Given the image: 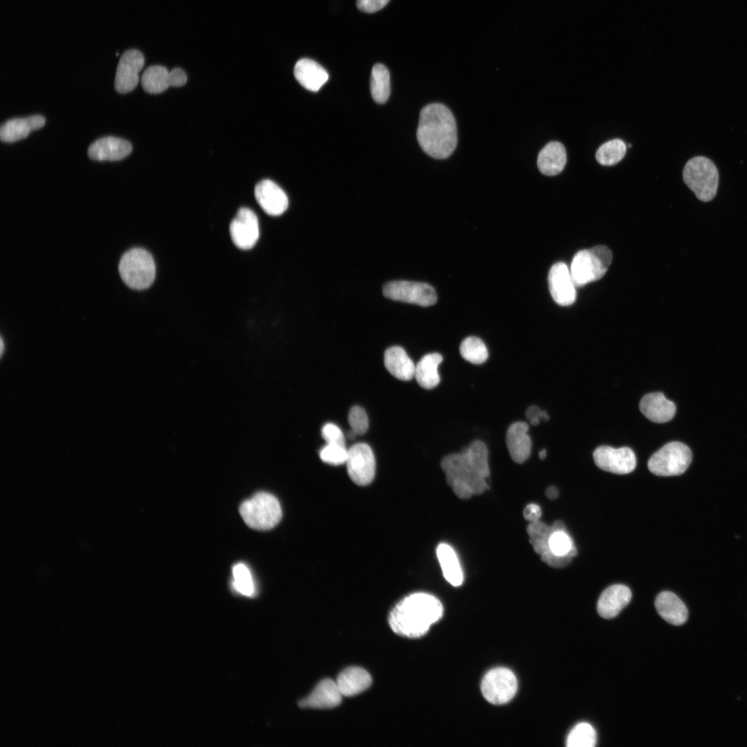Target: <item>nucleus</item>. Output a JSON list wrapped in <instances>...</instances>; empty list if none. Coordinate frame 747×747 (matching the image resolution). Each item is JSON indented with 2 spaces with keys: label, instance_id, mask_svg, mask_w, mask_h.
<instances>
[{
  "label": "nucleus",
  "instance_id": "obj_1",
  "mask_svg": "<svg viewBox=\"0 0 747 747\" xmlns=\"http://www.w3.org/2000/svg\"><path fill=\"white\" fill-rule=\"evenodd\" d=\"M416 137L421 149L436 159H445L457 145V128L452 111L444 104L432 103L420 112Z\"/></svg>",
  "mask_w": 747,
  "mask_h": 747
},
{
  "label": "nucleus",
  "instance_id": "obj_2",
  "mask_svg": "<svg viewBox=\"0 0 747 747\" xmlns=\"http://www.w3.org/2000/svg\"><path fill=\"white\" fill-rule=\"evenodd\" d=\"M443 612L438 598L425 593H414L395 605L389 614V624L398 635L419 638L442 617Z\"/></svg>",
  "mask_w": 747,
  "mask_h": 747
},
{
  "label": "nucleus",
  "instance_id": "obj_3",
  "mask_svg": "<svg viewBox=\"0 0 747 747\" xmlns=\"http://www.w3.org/2000/svg\"><path fill=\"white\" fill-rule=\"evenodd\" d=\"M441 467L448 484L460 499H468L482 494L488 488L486 479L470 461L465 450L445 456Z\"/></svg>",
  "mask_w": 747,
  "mask_h": 747
},
{
  "label": "nucleus",
  "instance_id": "obj_4",
  "mask_svg": "<svg viewBox=\"0 0 747 747\" xmlns=\"http://www.w3.org/2000/svg\"><path fill=\"white\" fill-rule=\"evenodd\" d=\"M612 261V253L600 245L578 251L573 257L570 272L575 286H582L601 279Z\"/></svg>",
  "mask_w": 747,
  "mask_h": 747
},
{
  "label": "nucleus",
  "instance_id": "obj_5",
  "mask_svg": "<svg viewBox=\"0 0 747 747\" xmlns=\"http://www.w3.org/2000/svg\"><path fill=\"white\" fill-rule=\"evenodd\" d=\"M239 513L250 528L266 531L275 527L282 519V508L278 499L273 495L261 492L244 501Z\"/></svg>",
  "mask_w": 747,
  "mask_h": 747
},
{
  "label": "nucleus",
  "instance_id": "obj_6",
  "mask_svg": "<svg viewBox=\"0 0 747 747\" xmlns=\"http://www.w3.org/2000/svg\"><path fill=\"white\" fill-rule=\"evenodd\" d=\"M118 270L122 281L136 290L149 288L156 275L153 257L147 250L141 248L127 251L120 260Z\"/></svg>",
  "mask_w": 747,
  "mask_h": 747
},
{
  "label": "nucleus",
  "instance_id": "obj_7",
  "mask_svg": "<svg viewBox=\"0 0 747 747\" xmlns=\"http://www.w3.org/2000/svg\"><path fill=\"white\" fill-rule=\"evenodd\" d=\"M683 178L699 200L709 201L715 196L719 174L714 164L708 158L697 156L689 160L684 167Z\"/></svg>",
  "mask_w": 747,
  "mask_h": 747
},
{
  "label": "nucleus",
  "instance_id": "obj_8",
  "mask_svg": "<svg viewBox=\"0 0 747 747\" xmlns=\"http://www.w3.org/2000/svg\"><path fill=\"white\" fill-rule=\"evenodd\" d=\"M690 449L679 441L667 443L649 458L647 466L655 475L676 476L683 474L692 461Z\"/></svg>",
  "mask_w": 747,
  "mask_h": 747
},
{
  "label": "nucleus",
  "instance_id": "obj_9",
  "mask_svg": "<svg viewBox=\"0 0 747 747\" xmlns=\"http://www.w3.org/2000/svg\"><path fill=\"white\" fill-rule=\"evenodd\" d=\"M481 690L484 698L494 705H502L510 701L517 690V680L515 674L505 667H496L488 672L483 678Z\"/></svg>",
  "mask_w": 747,
  "mask_h": 747
},
{
  "label": "nucleus",
  "instance_id": "obj_10",
  "mask_svg": "<svg viewBox=\"0 0 747 747\" xmlns=\"http://www.w3.org/2000/svg\"><path fill=\"white\" fill-rule=\"evenodd\" d=\"M383 295L391 300L427 307L436 302L434 288L428 284L406 280L391 281L383 286Z\"/></svg>",
  "mask_w": 747,
  "mask_h": 747
},
{
  "label": "nucleus",
  "instance_id": "obj_11",
  "mask_svg": "<svg viewBox=\"0 0 747 747\" xmlns=\"http://www.w3.org/2000/svg\"><path fill=\"white\" fill-rule=\"evenodd\" d=\"M346 463L348 474L355 483L366 486L372 481L375 476L376 461L369 445L360 443L352 445L348 450Z\"/></svg>",
  "mask_w": 747,
  "mask_h": 747
},
{
  "label": "nucleus",
  "instance_id": "obj_12",
  "mask_svg": "<svg viewBox=\"0 0 747 747\" xmlns=\"http://www.w3.org/2000/svg\"><path fill=\"white\" fill-rule=\"evenodd\" d=\"M593 457L599 468L618 474L630 473L636 465L635 454L628 447L614 448L602 445L594 450Z\"/></svg>",
  "mask_w": 747,
  "mask_h": 747
},
{
  "label": "nucleus",
  "instance_id": "obj_13",
  "mask_svg": "<svg viewBox=\"0 0 747 747\" xmlns=\"http://www.w3.org/2000/svg\"><path fill=\"white\" fill-rule=\"evenodd\" d=\"M230 234L234 244L243 250L252 248L259 237L258 219L247 208H240L230 225Z\"/></svg>",
  "mask_w": 747,
  "mask_h": 747
},
{
  "label": "nucleus",
  "instance_id": "obj_14",
  "mask_svg": "<svg viewBox=\"0 0 747 747\" xmlns=\"http://www.w3.org/2000/svg\"><path fill=\"white\" fill-rule=\"evenodd\" d=\"M145 58L137 49H129L121 55L118 64L114 86L120 93H127L135 89L139 80L138 73L142 70Z\"/></svg>",
  "mask_w": 747,
  "mask_h": 747
},
{
  "label": "nucleus",
  "instance_id": "obj_15",
  "mask_svg": "<svg viewBox=\"0 0 747 747\" xmlns=\"http://www.w3.org/2000/svg\"><path fill=\"white\" fill-rule=\"evenodd\" d=\"M548 281L551 295L557 304L569 306L575 302L576 286L565 263L557 262L551 266Z\"/></svg>",
  "mask_w": 747,
  "mask_h": 747
},
{
  "label": "nucleus",
  "instance_id": "obj_16",
  "mask_svg": "<svg viewBox=\"0 0 747 747\" xmlns=\"http://www.w3.org/2000/svg\"><path fill=\"white\" fill-rule=\"evenodd\" d=\"M255 196L259 206L270 216L282 214L288 206V199L284 191L269 179L262 180L256 185Z\"/></svg>",
  "mask_w": 747,
  "mask_h": 747
},
{
  "label": "nucleus",
  "instance_id": "obj_17",
  "mask_svg": "<svg viewBox=\"0 0 747 747\" xmlns=\"http://www.w3.org/2000/svg\"><path fill=\"white\" fill-rule=\"evenodd\" d=\"M132 150L131 143L122 138L106 136L96 140L88 149L89 157L94 160L114 161L126 158Z\"/></svg>",
  "mask_w": 747,
  "mask_h": 747
},
{
  "label": "nucleus",
  "instance_id": "obj_18",
  "mask_svg": "<svg viewBox=\"0 0 747 747\" xmlns=\"http://www.w3.org/2000/svg\"><path fill=\"white\" fill-rule=\"evenodd\" d=\"M631 591L623 584H613L601 593L598 603L599 615L606 619L616 617L630 602Z\"/></svg>",
  "mask_w": 747,
  "mask_h": 747
},
{
  "label": "nucleus",
  "instance_id": "obj_19",
  "mask_svg": "<svg viewBox=\"0 0 747 747\" xmlns=\"http://www.w3.org/2000/svg\"><path fill=\"white\" fill-rule=\"evenodd\" d=\"M528 425L523 421L511 424L506 432V443L511 459L517 463H522L528 459L532 443L528 434Z\"/></svg>",
  "mask_w": 747,
  "mask_h": 747
},
{
  "label": "nucleus",
  "instance_id": "obj_20",
  "mask_svg": "<svg viewBox=\"0 0 747 747\" xmlns=\"http://www.w3.org/2000/svg\"><path fill=\"white\" fill-rule=\"evenodd\" d=\"M639 408L647 418L658 423L670 421L676 413L675 404L661 392L645 395L640 401Z\"/></svg>",
  "mask_w": 747,
  "mask_h": 747
},
{
  "label": "nucleus",
  "instance_id": "obj_21",
  "mask_svg": "<svg viewBox=\"0 0 747 747\" xmlns=\"http://www.w3.org/2000/svg\"><path fill=\"white\" fill-rule=\"evenodd\" d=\"M342 695L335 681H321L306 698L299 701L302 708H331L342 701Z\"/></svg>",
  "mask_w": 747,
  "mask_h": 747
},
{
  "label": "nucleus",
  "instance_id": "obj_22",
  "mask_svg": "<svg viewBox=\"0 0 747 747\" xmlns=\"http://www.w3.org/2000/svg\"><path fill=\"white\" fill-rule=\"evenodd\" d=\"M44 124L45 118L40 115L8 120L1 126V140L13 142L24 139L31 131L42 128Z\"/></svg>",
  "mask_w": 747,
  "mask_h": 747
},
{
  "label": "nucleus",
  "instance_id": "obj_23",
  "mask_svg": "<svg viewBox=\"0 0 747 747\" xmlns=\"http://www.w3.org/2000/svg\"><path fill=\"white\" fill-rule=\"evenodd\" d=\"M294 75L303 87L311 91H317L329 79L328 73L321 65L307 58L297 62Z\"/></svg>",
  "mask_w": 747,
  "mask_h": 747
},
{
  "label": "nucleus",
  "instance_id": "obj_24",
  "mask_svg": "<svg viewBox=\"0 0 747 747\" xmlns=\"http://www.w3.org/2000/svg\"><path fill=\"white\" fill-rule=\"evenodd\" d=\"M655 607L665 621L674 625H683L688 617L685 604L671 591L660 593L655 600Z\"/></svg>",
  "mask_w": 747,
  "mask_h": 747
},
{
  "label": "nucleus",
  "instance_id": "obj_25",
  "mask_svg": "<svg viewBox=\"0 0 747 747\" xmlns=\"http://www.w3.org/2000/svg\"><path fill=\"white\" fill-rule=\"evenodd\" d=\"M384 365L397 379L408 381L414 377L416 365L405 349L399 346L391 347L385 351Z\"/></svg>",
  "mask_w": 747,
  "mask_h": 747
},
{
  "label": "nucleus",
  "instance_id": "obj_26",
  "mask_svg": "<svg viewBox=\"0 0 747 747\" xmlns=\"http://www.w3.org/2000/svg\"><path fill=\"white\" fill-rule=\"evenodd\" d=\"M566 163V154L562 144L553 141L546 144L540 151L537 156V167L540 172L546 176H555L560 174Z\"/></svg>",
  "mask_w": 747,
  "mask_h": 747
},
{
  "label": "nucleus",
  "instance_id": "obj_27",
  "mask_svg": "<svg viewBox=\"0 0 747 747\" xmlns=\"http://www.w3.org/2000/svg\"><path fill=\"white\" fill-rule=\"evenodd\" d=\"M335 681L343 697H351L367 690L372 680L365 669L349 667L338 675Z\"/></svg>",
  "mask_w": 747,
  "mask_h": 747
},
{
  "label": "nucleus",
  "instance_id": "obj_28",
  "mask_svg": "<svg viewBox=\"0 0 747 747\" xmlns=\"http://www.w3.org/2000/svg\"><path fill=\"white\" fill-rule=\"evenodd\" d=\"M443 361L440 353H431L421 358L415 367L414 377L423 388L431 389L436 387L441 380L438 367Z\"/></svg>",
  "mask_w": 747,
  "mask_h": 747
},
{
  "label": "nucleus",
  "instance_id": "obj_29",
  "mask_svg": "<svg viewBox=\"0 0 747 747\" xmlns=\"http://www.w3.org/2000/svg\"><path fill=\"white\" fill-rule=\"evenodd\" d=\"M436 555L446 580L452 586H460L463 579V573L452 548L446 544H440L436 548Z\"/></svg>",
  "mask_w": 747,
  "mask_h": 747
},
{
  "label": "nucleus",
  "instance_id": "obj_30",
  "mask_svg": "<svg viewBox=\"0 0 747 747\" xmlns=\"http://www.w3.org/2000/svg\"><path fill=\"white\" fill-rule=\"evenodd\" d=\"M370 90L373 99L379 104L385 103L390 95V75L382 64H375L371 71Z\"/></svg>",
  "mask_w": 747,
  "mask_h": 747
},
{
  "label": "nucleus",
  "instance_id": "obj_31",
  "mask_svg": "<svg viewBox=\"0 0 747 747\" xmlns=\"http://www.w3.org/2000/svg\"><path fill=\"white\" fill-rule=\"evenodd\" d=\"M169 71L163 66L154 65L144 71L141 77L143 89L149 93L156 94L169 87Z\"/></svg>",
  "mask_w": 747,
  "mask_h": 747
},
{
  "label": "nucleus",
  "instance_id": "obj_32",
  "mask_svg": "<svg viewBox=\"0 0 747 747\" xmlns=\"http://www.w3.org/2000/svg\"><path fill=\"white\" fill-rule=\"evenodd\" d=\"M459 352L461 357L474 364L481 365L488 358V351L482 340L475 336H469L461 343Z\"/></svg>",
  "mask_w": 747,
  "mask_h": 747
},
{
  "label": "nucleus",
  "instance_id": "obj_33",
  "mask_svg": "<svg viewBox=\"0 0 747 747\" xmlns=\"http://www.w3.org/2000/svg\"><path fill=\"white\" fill-rule=\"evenodd\" d=\"M627 146L620 139H613L602 144L597 150L596 158L598 163L611 166L620 162L625 155Z\"/></svg>",
  "mask_w": 747,
  "mask_h": 747
},
{
  "label": "nucleus",
  "instance_id": "obj_34",
  "mask_svg": "<svg viewBox=\"0 0 747 747\" xmlns=\"http://www.w3.org/2000/svg\"><path fill=\"white\" fill-rule=\"evenodd\" d=\"M555 531L553 526L550 527L540 520L530 523L527 527V533L530 537L531 544L537 554L542 555L551 551L548 540Z\"/></svg>",
  "mask_w": 747,
  "mask_h": 747
},
{
  "label": "nucleus",
  "instance_id": "obj_35",
  "mask_svg": "<svg viewBox=\"0 0 747 747\" xmlns=\"http://www.w3.org/2000/svg\"><path fill=\"white\" fill-rule=\"evenodd\" d=\"M597 741L596 732L593 727L587 722L575 725L570 731L566 739L568 747H593Z\"/></svg>",
  "mask_w": 747,
  "mask_h": 747
},
{
  "label": "nucleus",
  "instance_id": "obj_36",
  "mask_svg": "<svg viewBox=\"0 0 747 747\" xmlns=\"http://www.w3.org/2000/svg\"><path fill=\"white\" fill-rule=\"evenodd\" d=\"M464 450L476 469L483 477L487 479L490 475V469L488 452L486 444L480 440H475L468 448H465Z\"/></svg>",
  "mask_w": 747,
  "mask_h": 747
},
{
  "label": "nucleus",
  "instance_id": "obj_37",
  "mask_svg": "<svg viewBox=\"0 0 747 747\" xmlns=\"http://www.w3.org/2000/svg\"><path fill=\"white\" fill-rule=\"evenodd\" d=\"M232 588L238 593L246 596L255 594V584L250 571L243 563H238L232 567Z\"/></svg>",
  "mask_w": 747,
  "mask_h": 747
},
{
  "label": "nucleus",
  "instance_id": "obj_38",
  "mask_svg": "<svg viewBox=\"0 0 747 747\" xmlns=\"http://www.w3.org/2000/svg\"><path fill=\"white\" fill-rule=\"evenodd\" d=\"M551 552L557 555H566L575 546L566 530L555 531L548 540Z\"/></svg>",
  "mask_w": 747,
  "mask_h": 747
},
{
  "label": "nucleus",
  "instance_id": "obj_39",
  "mask_svg": "<svg viewBox=\"0 0 747 747\" xmlns=\"http://www.w3.org/2000/svg\"><path fill=\"white\" fill-rule=\"evenodd\" d=\"M348 450L346 446L326 443L320 452V457L324 463L331 465L345 463L347 460Z\"/></svg>",
  "mask_w": 747,
  "mask_h": 747
},
{
  "label": "nucleus",
  "instance_id": "obj_40",
  "mask_svg": "<svg viewBox=\"0 0 747 747\" xmlns=\"http://www.w3.org/2000/svg\"><path fill=\"white\" fill-rule=\"evenodd\" d=\"M348 421L351 430L357 435L364 434L369 427V419L367 413L360 406H354L351 408L349 412Z\"/></svg>",
  "mask_w": 747,
  "mask_h": 747
},
{
  "label": "nucleus",
  "instance_id": "obj_41",
  "mask_svg": "<svg viewBox=\"0 0 747 747\" xmlns=\"http://www.w3.org/2000/svg\"><path fill=\"white\" fill-rule=\"evenodd\" d=\"M577 549L575 546L570 553L564 555H557L552 552H548L541 555V559L548 566L555 568L564 567L571 562L572 558L577 555Z\"/></svg>",
  "mask_w": 747,
  "mask_h": 747
},
{
  "label": "nucleus",
  "instance_id": "obj_42",
  "mask_svg": "<svg viewBox=\"0 0 747 747\" xmlns=\"http://www.w3.org/2000/svg\"><path fill=\"white\" fill-rule=\"evenodd\" d=\"M322 435L326 443L345 446V437L342 430L333 423L325 424L322 428Z\"/></svg>",
  "mask_w": 747,
  "mask_h": 747
},
{
  "label": "nucleus",
  "instance_id": "obj_43",
  "mask_svg": "<svg viewBox=\"0 0 747 747\" xmlns=\"http://www.w3.org/2000/svg\"><path fill=\"white\" fill-rule=\"evenodd\" d=\"M389 0H357L358 8L365 12L372 13L384 8Z\"/></svg>",
  "mask_w": 747,
  "mask_h": 747
},
{
  "label": "nucleus",
  "instance_id": "obj_44",
  "mask_svg": "<svg viewBox=\"0 0 747 747\" xmlns=\"http://www.w3.org/2000/svg\"><path fill=\"white\" fill-rule=\"evenodd\" d=\"M525 414L526 417L530 421V423L533 425H538L541 418L544 420L549 419L547 412L546 411H542L536 405L529 407L526 409Z\"/></svg>",
  "mask_w": 747,
  "mask_h": 747
},
{
  "label": "nucleus",
  "instance_id": "obj_45",
  "mask_svg": "<svg viewBox=\"0 0 747 747\" xmlns=\"http://www.w3.org/2000/svg\"><path fill=\"white\" fill-rule=\"evenodd\" d=\"M169 80L170 86H181L187 82V75L183 70L175 68L169 71Z\"/></svg>",
  "mask_w": 747,
  "mask_h": 747
},
{
  "label": "nucleus",
  "instance_id": "obj_46",
  "mask_svg": "<svg viewBox=\"0 0 747 747\" xmlns=\"http://www.w3.org/2000/svg\"><path fill=\"white\" fill-rule=\"evenodd\" d=\"M523 515L527 521L533 522L540 520L542 516V510L537 504H530L526 506Z\"/></svg>",
  "mask_w": 747,
  "mask_h": 747
},
{
  "label": "nucleus",
  "instance_id": "obj_47",
  "mask_svg": "<svg viewBox=\"0 0 747 747\" xmlns=\"http://www.w3.org/2000/svg\"><path fill=\"white\" fill-rule=\"evenodd\" d=\"M546 495L550 499H556L559 495L558 489L555 486H549L546 490Z\"/></svg>",
  "mask_w": 747,
  "mask_h": 747
},
{
  "label": "nucleus",
  "instance_id": "obj_48",
  "mask_svg": "<svg viewBox=\"0 0 747 747\" xmlns=\"http://www.w3.org/2000/svg\"><path fill=\"white\" fill-rule=\"evenodd\" d=\"M356 435H357V434L353 430L351 429L349 431H348V432L347 434V437L349 439H355Z\"/></svg>",
  "mask_w": 747,
  "mask_h": 747
},
{
  "label": "nucleus",
  "instance_id": "obj_49",
  "mask_svg": "<svg viewBox=\"0 0 747 747\" xmlns=\"http://www.w3.org/2000/svg\"><path fill=\"white\" fill-rule=\"evenodd\" d=\"M539 456H540V459H544L546 456V451L545 449L542 450L539 452Z\"/></svg>",
  "mask_w": 747,
  "mask_h": 747
}]
</instances>
